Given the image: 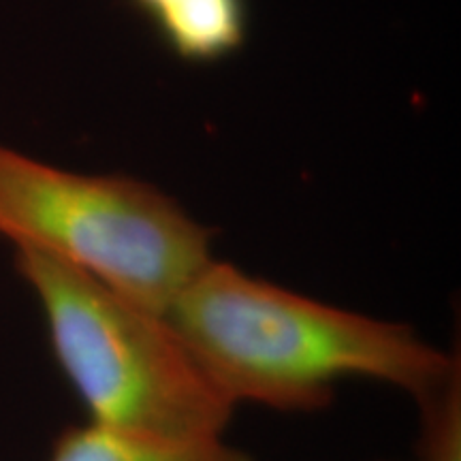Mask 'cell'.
I'll return each mask as SVG.
<instances>
[{"label":"cell","instance_id":"3","mask_svg":"<svg viewBox=\"0 0 461 461\" xmlns=\"http://www.w3.org/2000/svg\"><path fill=\"white\" fill-rule=\"evenodd\" d=\"M212 229L129 176L58 169L0 143V238L165 314L214 261Z\"/></svg>","mask_w":461,"mask_h":461},{"label":"cell","instance_id":"1","mask_svg":"<svg viewBox=\"0 0 461 461\" xmlns=\"http://www.w3.org/2000/svg\"><path fill=\"white\" fill-rule=\"evenodd\" d=\"M163 316L233 406L322 411L346 378L378 380L420 403L461 372L459 357L411 325L321 303L216 258Z\"/></svg>","mask_w":461,"mask_h":461},{"label":"cell","instance_id":"2","mask_svg":"<svg viewBox=\"0 0 461 461\" xmlns=\"http://www.w3.org/2000/svg\"><path fill=\"white\" fill-rule=\"evenodd\" d=\"M15 272L41 303L58 366L92 423L167 438L222 436L235 406L163 314L32 248H15Z\"/></svg>","mask_w":461,"mask_h":461},{"label":"cell","instance_id":"5","mask_svg":"<svg viewBox=\"0 0 461 461\" xmlns=\"http://www.w3.org/2000/svg\"><path fill=\"white\" fill-rule=\"evenodd\" d=\"M50 461H255L250 453L216 438L135 434L90 423L58 436Z\"/></svg>","mask_w":461,"mask_h":461},{"label":"cell","instance_id":"6","mask_svg":"<svg viewBox=\"0 0 461 461\" xmlns=\"http://www.w3.org/2000/svg\"><path fill=\"white\" fill-rule=\"evenodd\" d=\"M419 406V461H461V372Z\"/></svg>","mask_w":461,"mask_h":461},{"label":"cell","instance_id":"4","mask_svg":"<svg viewBox=\"0 0 461 461\" xmlns=\"http://www.w3.org/2000/svg\"><path fill=\"white\" fill-rule=\"evenodd\" d=\"M173 54L188 62H216L246 41V0H131Z\"/></svg>","mask_w":461,"mask_h":461}]
</instances>
